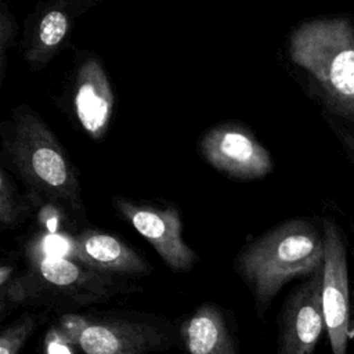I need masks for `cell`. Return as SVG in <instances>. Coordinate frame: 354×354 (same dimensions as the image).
<instances>
[{
  "mask_svg": "<svg viewBox=\"0 0 354 354\" xmlns=\"http://www.w3.org/2000/svg\"><path fill=\"white\" fill-rule=\"evenodd\" d=\"M4 148L37 205H57L75 217L84 214L72 163L48 126L29 108L14 112Z\"/></svg>",
  "mask_w": 354,
  "mask_h": 354,
  "instance_id": "277c9868",
  "label": "cell"
},
{
  "mask_svg": "<svg viewBox=\"0 0 354 354\" xmlns=\"http://www.w3.org/2000/svg\"><path fill=\"white\" fill-rule=\"evenodd\" d=\"M141 290L129 278L100 272L69 256L41 252L30 257L25 271L0 281V318L15 306L73 313Z\"/></svg>",
  "mask_w": 354,
  "mask_h": 354,
  "instance_id": "6da1fadb",
  "label": "cell"
},
{
  "mask_svg": "<svg viewBox=\"0 0 354 354\" xmlns=\"http://www.w3.org/2000/svg\"><path fill=\"white\" fill-rule=\"evenodd\" d=\"M116 212L155 249L162 261L176 272L194 268L198 254L183 239V224L176 207H158L113 196Z\"/></svg>",
  "mask_w": 354,
  "mask_h": 354,
  "instance_id": "8992f818",
  "label": "cell"
},
{
  "mask_svg": "<svg viewBox=\"0 0 354 354\" xmlns=\"http://www.w3.org/2000/svg\"><path fill=\"white\" fill-rule=\"evenodd\" d=\"M18 25L14 15L8 11L7 4L1 3L0 11V82H3L7 66V50L15 41Z\"/></svg>",
  "mask_w": 354,
  "mask_h": 354,
  "instance_id": "2e32d148",
  "label": "cell"
},
{
  "mask_svg": "<svg viewBox=\"0 0 354 354\" xmlns=\"http://www.w3.org/2000/svg\"><path fill=\"white\" fill-rule=\"evenodd\" d=\"M325 329L321 268L283 301L278 317L277 354H313Z\"/></svg>",
  "mask_w": 354,
  "mask_h": 354,
  "instance_id": "ba28073f",
  "label": "cell"
},
{
  "mask_svg": "<svg viewBox=\"0 0 354 354\" xmlns=\"http://www.w3.org/2000/svg\"><path fill=\"white\" fill-rule=\"evenodd\" d=\"M86 6L80 0H48L40 7L26 30L25 58L30 68L40 71L44 68L64 46L73 18L84 11Z\"/></svg>",
  "mask_w": 354,
  "mask_h": 354,
  "instance_id": "7c38bea8",
  "label": "cell"
},
{
  "mask_svg": "<svg viewBox=\"0 0 354 354\" xmlns=\"http://www.w3.org/2000/svg\"><path fill=\"white\" fill-rule=\"evenodd\" d=\"M73 109L83 130L101 140L113 112V91L109 79L95 58L84 59L77 69L73 86Z\"/></svg>",
  "mask_w": 354,
  "mask_h": 354,
  "instance_id": "8fae6325",
  "label": "cell"
},
{
  "mask_svg": "<svg viewBox=\"0 0 354 354\" xmlns=\"http://www.w3.org/2000/svg\"><path fill=\"white\" fill-rule=\"evenodd\" d=\"M37 202L29 195L22 198L6 169H0V225L3 230L14 228L22 223Z\"/></svg>",
  "mask_w": 354,
  "mask_h": 354,
  "instance_id": "5bb4252c",
  "label": "cell"
},
{
  "mask_svg": "<svg viewBox=\"0 0 354 354\" xmlns=\"http://www.w3.org/2000/svg\"><path fill=\"white\" fill-rule=\"evenodd\" d=\"M324 116L326 119V122L329 123L332 131L335 133V136L339 138L340 144L343 145L348 159L354 163V130L348 127V124H346L344 122H342L340 119L324 112Z\"/></svg>",
  "mask_w": 354,
  "mask_h": 354,
  "instance_id": "e0dca14e",
  "label": "cell"
},
{
  "mask_svg": "<svg viewBox=\"0 0 354 354\" xmlns=\"http://www.w3.org/2000/svg\"><path fill=\"white\" fill-rule=\"evenodd\" d=\"M205 159L217 170L242 180H254L272 170L268 151L238 124H221L209 130L199 144Z\"/></svg>",
  "mask_w": 354,
  "mask_h": 354,
  "instance_id": "9c48e42d",
  "label": "cell"
},
{
  "mask_svg": "<svg viewBox=\"0 0 354 354\" xmlns=\"http://www.w3.org/2000/svg\"><path fill=\"white\" fill-rule=\"evenodd\" d=\"M324 256L322 231L308 220L292 218L248 242L236 254L234 270L249 288L263 319L281 289L321 270Z\"/></svg>",
  "mask_w": 354,
  "mask_h": 354,
  "instance_id": "3957f363",
  "label": "cell"
},
{
  "mask_svg": "<svg viewBox=\"0 0 354 354\" xmlns=\"http://www.w3.org/2000/svg\"><path fill=\"white\" fill-rule=\"evenodd\" d=\"M83 3H84V6H86V8H88V7H91L94 3H97L98 0H82Z\"/></svg>",
  "mask_w": 354,
  "mask_h": 354,
  "instance_id": "ac0fdd59",
  "label": "cell"
},
{
  "mask_svg": "<svg viewBox=\"0 0 354 354\" xmlns=\"http://www.w3.org/2000/svg\"><path fill=\"white\" fill-rule=\"evenodd\" d=\"M178 336L187 354H238L223 308L209 301L183 321Z\"/></svg>",
  "mask_w": 354,
  "mask_h": 354,
  "instance_id": "4fadbf2b",
  "label": "cell"
},
{
  "mask_svg": "<svg viewBox=\"0 0 354 354\" xmlns=\"http://www.w3.org/2000/svg\"><path fill=\"white\" fill-rule=\"evenodd\" d=\"M69 257L82 264L115 277L148 275L152 266L137 250L113 234L84 230L69 245Z\"/></svg>",
  "mask_w": 354,
  "mask_h": 354,
  "instance_id": "30bf717a",
  "label": "cell"
},
{
  "mask_svg": "<svg viewBox=\"0 0 354 354\" xmlns=\"http://www.w3.org/2000/svg\"><path fill=\"white\" fill-rule=\"evenodd\" d=\"M37 324L39 317L28 313L4 328L0 335V354H19L30 335L36 330Z\"/></svg>",
  "mask_w": 354,
  "mask_h": 354,
  "instance_id": "9a60e30c",
  "label": "cell"
},
{
  "mask_svg": "<svg viewBox=\"0 0 354 354\" xmlns=\"http://www.w3.org/2000/svg\"><path fill=\"white\" fill-rule=\"evenodd\" d=\"M288 53L325 112L354 126V18L339 14L301 22L289 36Z\"/></svg>",
  "mask_w": 354,
  "mask_h": 354,
  "instance_id": "7a4b0ae2",
  "label": "cell"
},
{
  "mask_svg": "<svg viewBox=\"0 0 354 354\" xmlns=\"http://www.w3.org/2000/svg\"><path fill=\"white\" fill-rule=\"evenodd\" d=\"M324 267L322 308L333 354H346L350 336V299L346 248L340 228L330 220L322 221Z\"/></svg>",
  "mask_w": 354,
  "mask_h": 354,
  "instance_id": "52a82bcc",
  "label": "cell"
},
{
  "mask_svg": "<svg viewBox=\"0 0 354 354\" xmlns=\"http://www.w3.org/2000/svg\"><path fill=\"white\" fill-rule=\"evenodd\" d=\"M55 332L83 354H153L177 343L165 318L137 311H73L58 318Z\"/></svg>",
  "mask_w": 354,
  "mask_h": 354,
  "instance_id": "5b68a950",
  "label": "cell"
}]
</instances>
